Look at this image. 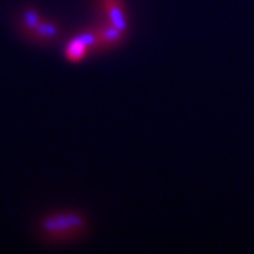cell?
I'll return each instance as SVG.
<instances>
[{
  "mask_svg": "<svg viewBox=\"0 0 254 254\" xmlns=\"http://www.w3.org/2000/svg\"><path fill=\"white\" fill-rule=\"evenodd\" d=\"M85 227V218L78 212L54 213L43 220V230L53 236H71L82 232Z\"/></svg>",
  "mask_w": 254,
  "mask_h": 254,
  "instance_id": "obj_1",
  "label": "cell"
},
{
  "mask_svg": "<svg viewBox=\"0 0 254 254\" xmlns=\"http://www.w3.org/2000/svg\"><path fill=\"white\" fill-rule=\"evenodd\" d=\"M96 31H98V37H99V46L102 48H110V47L118 46L125 40V36H126L125 31L119 30L118 27H115L110 23L98 27Z\"/></svg>",
  "mask_w": 254,
  "mask_h": 254,
  "instance_id": "obj_3",
  "label": "cell"
},
{
  "mask_svg": "<svg viewBox=\"0 0 254 254\" xmlns=\"http://www.w3.org/2000/svg\"><path fill=\"white\" fill-rule=\"evenodd\" d=\"M88 51H89L88 47L85 46L81 40H78V38L75 37V38H72V40L69 41V44L65 48V55H66V58H68L69 61L76 63V61L83 60L85 55L88 54Z\"/></svg>",
  "mask_w": 254,
  "mask_h": 254,
  "instance_id": "obj_4",
  "label": "cell"
},
{
  "mask_svg": "<svg viewBox=\"0 0 254 254\" xmlns=\"http://www.w3.org/2000/svg\"><path fill=\"white\" fill-rule=\"evenodd\" d=\"M33 36L38 38V40H47V41H50V40H54L58 37L60 34V28L58 26H55L54 23H50V21H41L40 24H38V27L34 28L33 31Z\"/></svg>",
  "mask_w": 254,
  "mask_h": 254,
  "instance_id": "obj_5",
  "label": "cell"
},
{
  "mask_svg": "<svg viewBox=\"0 0 254 254\" xmlns=\"http://www.w3.org/2000/svg\"><path fill=\"white\" fill-rule=\"evenodd\" d=\"M41 23V17L37 13L36 10H27L23 14V26L28 31H33L34 28L38 27V24Z\"/></svg>",
  "mask_w": 254,
  "mask_h": 254,
  "instance_id": "obj_7",
  "label": "cell"
},
{
  "mask_svg": "<svg viewBox=\"0 0 254 254\" xmlns=\"http://www.w3.org/2000/svg\"><path fill=\"white\" fill-rule=\"evenodd\" d=\"M78 40H81L85 46L88 47V50H95V48H100L99 46V37H98V31L96 28L95 30H88V31H83L81 34L76 36Z\"/></svg>",
  "mask_w": 254,
  "mask_h": 254,
  "instance_id": "obj_6",
  "label": "cell"
},
{
  "mask_svg": "<svg viewBox=\"0 0 254 254\" xmlns=\"http://www.w3.org/2000/svg\"><path fill=\"white\" fill-rule=\"evenodd\" d=\"M103 7H105L106 16H108V23L126 33L128 24H127L123 1L122 0H103Z\"/></svg>",
  "mask_w": 254,
  "mask_h": 254,
  "instance_id": "obj_2",
  "label": "cell"
}]
</instances>
